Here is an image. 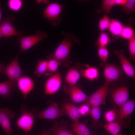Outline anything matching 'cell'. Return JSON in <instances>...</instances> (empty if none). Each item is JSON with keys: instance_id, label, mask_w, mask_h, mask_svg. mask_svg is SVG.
<instances>
[{"instance_id": "6da1fadb", "label": "cell", "mask_w": 135, "mask_h": 135, "mask_svg": "<svg viewBox=\"0 0 135 135\" xmlns=\"http://www.w3.org/2000/svg\"><path fill=\"white\" fill-rule=\"evenodd\" d=\"M64 38L55 51L46 56L48 60L54 59L60 62L66 68L72 63L70 54L72 48L75 44H79L80 40L75 36L68 32H62Z\"/></svg>"}, {"instance_id": "7a4b0ae2", "label": "cell", "mask_w": 135, "mask_h": 135, "mask_svg": "<svg viewBox=\"0 0 135 135\" xmlns=\"http://www.w3.org/2000/svg\"><path fill=\"white\" fill-rule=\"evenodd\" d=\"M64 5L57 2L49 3L44 9L43 17L52 26L59 25L62 21L60 16Z\"/></svg>"}, {"instance_id": "3957f363", "label": "cell", "mask_w": 135, "mask_h": 135, "mask_svg": "<svg viewBox=\"0 0 135 135\" xmlns=\"http://www.w3.org/2000/svg\"><path fill=\"white\" fill-rule=\"evenodd\" d=\"M110 83L106 82L96 91L88 96L85 103L90 107L100 106L105 104L106 97L109 92Z\"/></svg>"}, {"instance_id": "277c9868", "label": "cell", "mask_w": 135, "mask_h": 135, "mask_svg": "<svg viewBox=\"0 0 135 135\" xmlns=\"http://www.w3.org/2000/svg\"><path fill=\"white\" fill-rule=\"evenodd\" d=\"M20 110L22 113L16 122V125L25 132H30L34 124L35 114L33 110H28L25 104L22 106Z\"/></svg>"}, {"instance_id": "5b68a950", "label": "cell", "mask_w": 135, "mask_h": 135, "mask_svg": "<svg viewBox=\"0 0 135 135\" xmlns=\"http://www.w3.org/2000/svg\"><path fill=\"white\" fill-rule=\"evenodd\" d=\"M48 37L47 34L45 32L37 31L34 34L28 36H22L18 38L20 43L19 52L27 50L36 44L46 39Z\"/></svg>"}, {"instance_id": "8992f818", "label": "cell", "mask_w": 135, "mask_h": 135, "mask_svg": "<svg viewBox=\"0 0 135 135\" xmlns=\"http://www.w3.org/2000/svg\"><path fill=\"white\" fill-rule=\"evenodd\" d=\"M20 53L18 52L8 64L4 65L1 72L6 74L10 80L15 82H16L22 75V71L18 62V57Z\"/></svg>"}, {"instance_id": "52a82bcc", "label": "cell", "mask_w": 135, "mask_h": 135, "mask_svg": "<svg viewBox=\"0 0 135 135\" xmlns=\"http://www.w3.org/2000/svg\"><path fill=\"white\" fill-rule=\"evenodd\" d=\"M66 115L62 109L59 108L56 103L52 102L49 106L44 110L35 114V118L54 120Z\"/></svg>"}, {"instance_id": "ba28073f", "label": "cell", "mask_w": 135, "mask_h": 135, "mask_svg": "<svg viewBox=\"0 0 135 135\" xmlns=\"http://www.w3.org/2000/svg\"><path fill=\"white\" fill-rule=\"evenodd\" d=\"M15 19L14 16L11 15L2 21L0 28L2 37L7 38L15 36L18 39L23 36L22 33L17 30L13 24L12 22Z\"/></svg>"}, {"instance_id": "9c48e42d", "label": "cell", "mask_w": 135, "mask_h": 135, "mask_svg": "<svg viewBox=\"0 0 135 135\" xmlns=\"http://www.w3.org/2000/svg\"><path fill=\"white\" fill-rule=\"evenodd\" d=\"M63 89L65 93L69 95L71 100L76 103L84 102L88 97L77 84L73 85H66L64 86Z\"/></svg>"}, {"instance_id": "30bf717a", "label": "cell", "mask_w": 135, "mask_h": 135, "mask_svg": "<svg viewBox=\"0 0 135 135\" xmlns=\"http://www.w3.org/2000/svg\"><path fill=\"white\" fill-rule=\"evenodd\" d=\"M15 116V113L12 111L0 107V125L7 135H11L13 132L10 121Z\"/></svg>"}, {"instance_id": "8fae6325", "label": "cell", "mask_w": 135, "mask_h": 135, "mask_svg": "<svg viewBox=\"0 0 135 135\" xmlns=\"http://www.w3.org/2000/svg\"><path fill=\"white\" fill-rule=\"evenodd\" d=\"M62 82L61 72H58L50 76L47 80L45 83V94L51 95L55 93L60 89Z\"/></svg>"}, {"instance_id": "7c38bea8", "label": "cell", "mask_w": 135, "mask_h": 135, "mask_svg": "<svg viewBox=\"0 0 135 135\" xmlns=\"http://www.w3.org/2000/svg\"><path fill=\"white\" fill-rule=\"evenodd\" d=\"M16 82L19 90L22 94L23 98H26L28 95L35 88L34 81L29 77L22 76L18 79Z\"/></svg>"}, {"instance_id": "4fadbf2b", "label": "cell", "mask_w": 135, "mask_h": 135, "mask_svg": "<svg viewBox=\"0 0 135 135\" xmlns=\"http://www.w3.org/2000/svg\"><path fill=\"white\" fill-rule=\"evenodd\" d=\"M103 74L106 82L111 83L116 82L120 78L122 70L117 66L106 63L104 65Z\"/></svg>"}, {"instance_id": "5bb4252c", "label": "cell", "mask_w": 135, "mask_h": 135, "mask_svg": "<svg viewBox=\"0 0 135 135\" xmlns=\"http://www.w3.org/2000/svg\"><path fill=\"white\" fill-rule=\"evenodd\" d=\"M83 68L82 65L78 62L69 68L65 77V80L67 84L73 85L77 84L81 76Z\"/></svg>"}, {"instance_id": "9a60e30c", "label": "cell", "mask_w": 135, "mask_h": 135, "mask_svg": "<svg viewBox=\"0 0 135 135\" xmlns=\"http://www.w3.org/2000/svg\"><path fill=\"white\" fill-rule=\"evenodd\" d=\"M114 52L119 60L122 70L126 75L130 77L134 78L135 76L134 67L125 56L122 51L116 50Z\"/></svg>"}, {"instance_id": "2e32d148", "label": "cell", "mask_w": 135, "mask_h": 135, "mask_svg": "<svg viewBox=\"0 0 135 135\" xmlns=\"http://www.w3.org/2000/svg\"><path fill=\"white\" fill-rule=\"evenodd\" d=\"M129 94L128 88L122 86L114 90L112 96L114 102L119 108L128 100Z\"/></svg>"}, {"instance_id": "e0dca14e", "label": "cell", "mask_w": 135, "mask_h": 135, "mask_svg": "<svg viewBox=\"0 0 135 135\" xmlns=\"http://www.w3.org/2000/svg\"><path fill=\"white\" fill-rule=\"evenodd\" d=\"M135 107V100H128L119 108L116 118L117 121H122L124 118L128 116L134 111Z\"/></svg>"}, {"instance_id": "ac0fdd59", "label": "cell", "mask_w": 135, "mask_h": 135, "mask_svg": "<svg viewBox=\"0 0 135 135\" xmlns=\"http://www.w3.org/2000/svg\"><path fill=\"white\" fill-rule=\"evenodd\" d=\"M66 114L67 115L73 122L78 120L81 116L79 108L69 103H64L62 106Z\"/></svg>"}, {"instance_id": "d6986e66", "label": "cell", "mask_w": 135, "mask_h": 135, "mask_svg": "<svg viewBox=\"0 0 135 135\" xmlns=\"http://www.w3.org/2000/svg\"><path fill=\"white\" fill-rule=\"evenodd\" d=\"M81 74V76L90 82L97 80L99 76L98 68L88 64L85 65L84 68H82Z\"/></svg>"}, {"instance_id": "ffe728a7", "label": "cell", "mask_w": 135, "mask_h": 135, "mask_svg": "<svg viewBox=\"0 0 135 135\" xmlns=\"http://www.w3.org/2000/svg\"><path fill=\"white\" fill-rule=\"evenodd\" d=\"M67 125L63 122H56L50 130L52 135H74L67 128Z\"/></svg>"}, {"instance_id": "44dd1931", "label": "cell", "mask_w": 135, "mask_h": 135, "mask_svg": "<svg viewBox=\"0 0 135 135\" xmlns=\"http://www.w3.org/2000/svg\"><path fill=\"white\" fill-rule=\"evenodd\" d=\"M16 86V82L10 80L0 83V95L4 98L11 96Z\"/></svg>"}, {"instance_id": "7402d4cb", "label": "cell", "mask_w": 135, "mask_h": 135, "mask_svg": "<svg viewBox=\"0 0 135 135\" xmlns=\"http://www.w3.org/2000/svg\"><path fill=\"white\" fill-rule=\"evenodd\" d=\"M71 127L73 133L76 135H93L86 124L79 120L73 122Z\"/></svg>"}, {"instance_id": "603a6c76", "label": "cell", "mask_w": 135, "mask_h": 135, "mask_svg": "<svg viewBox=\"0 0 135 135\" xmlns=\"http://www.w3.org/2000/svg\"><path fill=\"white\" fill-rule=\"evenodd\" d=\"M124 26L120 21L112 18L108 30L114 36L120 37Z\"/></svg>"}, {"instance_id": "cb8c5ba5", "label": "cell", "mask_w": 135, "mask_h": 135, "mask_svg": "<svg viewBox=\"0 0 135 135\" xmlns=\"http://www.w3.org/2000/svg\"><path fill=\"white\" fill-rule=\"evenodd\" d=\"M122 121H114L108 123L104 125V128L112 135L120 134L123 126Z\"/></svg>"}, {"instance_id": "d4e9b609", "label": "cell", "mask_w": 135, "mask_h": 135, "mask_svg": "<svg viewBox=\"0 0 135 135\" xmlns=\"http://www.w3.org/2000/svg\"><path fill=\"white\" fill-rule=\"evenodd\" d=\"M111 39L109 35L104 32H101L95 44L97 47H106L111 42Z\"/></svg>"}, {"instance_id": "484cf974", "label": "cell", "mask_w": 135, "mask_h": 135, "mask_svg": "<svg viewBox=\"0 0 135 135\" xmlns=\"http://www.w3.org/2000/svg\"><path fill=\"white\" fill-rule=\"evenodd\" d=\"M48 60H39L36 67L35 74L38 77L46 76L48 70Z\"/></svg>"}, {"instance_id": "4316f807", "label": "cell", "mask_w": 135, "mask_h": 135, "mask_svg": "<svg viewBox=\"0 0 135 135\" xmlns=\"http://www.w3.org/2000/svg\"><path fill=\"white\" fill-rule=\"evenodd\" d=\"M61 64V63L57 60L52 59L49 60L48 70L45 76H50L56 73L58 67Z\"/></svg>"}, {"instance_id": "83f0119b", "label": "cell", "mask_w": 135, "mask_h": 135, "mask_svg": "<svg viewBox=\"0 0 135 135\" xmlns=\"http://www.w3.org/2000/svg\"><path fill=\"white\" fill-rule=\"evenodd\" d=\"M120 37L128 40L135 37V33L133 28L129 26H124Z\"/></svg>"}, {"instance_id": "f1b7e54d", "label": "cell", "mask_w": 135, "mask_h": 135, "mask_svg": "<svg viewBox=\"0 0 135 135\" xmlns=\"http://www.w3.org/2000/svg\"><path fill=\"white\" fill-rule=\"evenodd\" d=\"M121 10L126 14L129 15L135 12V0H127L126 2L122 6Z\"/></svg>"}, {"instance_id": "f546056e", "label": "cell", "mask_w": 135, "mask_h": 135, "mask_svg": "<svg viewBox=\"0 0 135 135\" xmlns=\"http://www.w3.org/2000/svg\"><path fill=\"white\" fill-rule=\"evenodd\" d=\"M23 4V1L22 0H9L8 2L7 6L11 10L17 12L22 8Z\"/></svg>"}, {"instance_id": "4dcf8cb0", "label": "cell", "mask_w": 135, "mask_h": 135, "mask_svg": "<svg viewBox=\"0 0 135 135\" xmlns=\"http://www.w3.org/2000/svg\"><path fill=\"white\" fill-rule=\"evenodd\" d=\"M97 53L101 60V65H104L106 63L109 55V52L106 47L98 48Z\"/></svg>"}, {"instance_id": "1f68e13d", "label": "cell", "mask_w": 135, "mask_h": 135, "mask_svg": "<svg viewBox=\"0 0 135 135\" xmlns=\"http://www.w3.org/2000/svg\"><path fill=\"white\" fill-rule=\"evenodd\" d=\"M110 20L107 14L104 15L98 22V27L100 30L102 32L108 30Z\"/></svg>"}, {"instance_id": "d6a6232c", "label": "cell", "mask_w": 135, "mask_h": 135, "mask_svg": "<svg viewBox=\"0 0 135 135\" xmlns=\"http://www.w3.org/2000/svg\"><path fill=\"white\" fill-rule=\"evenodd\" d=\"M115 6V0H103L101 4V10L106 14H109L112 8Z\"/></svg>"}, {"instance_id": "836d02e7", "label": "cell", "mask_w": 135, "mask_h": 135, "mask_svg": "<svg viewBox=\"0 0 135 135\" xmlns=\"http://www.w3.org/2000/svg\"><path fill=\"white\" fill-rule=\"evenodd\" d=\"M91 108L90 114L94 121H97L100 118L102 109L100 106H92Z\"/></svg>"}, {"instance_id": "e575fe53", "label": "cell", "mask_w": 135, "mask_h": 135, "mask_svg": "<svg viewBox=\"0 0 135 135\" xmlns=\"http://www.w3.org/2000/svg\"><path fill=\"white\" fill-rule=\"evenodd\" d=\"M118 111L114 108L108 110L105 113L104 118L106 120L110 123L114 122L116 118Z\"/></svg>"}, {"instance_id": "d590c367", "label": "cell", "mask_w": 135, "mask_h": 135, "mask_svg": "<svg viewBox=\"0 0 135 135\" xmlns=\"http://www.w3.org/2000/svg\"><path fill=\"white\" fill-rule=\"evenodd\" d=\"M128 48L130 59L134 60L135 58V37L128 40Z\"/></svg>"}, {"instance_id": "8d00e7d4", "label": "cell", "mask_w": 135, "mask_h": 135, "mask_svg": "<svg viewBox=\"0 0 135 135\" xmlns=\"http://www.w3.org/2000/svg\"><path fill=\"white\" fill-rule=\"evenodd\" d=\"M88 105L85 104L81 105L79 108L82 116H86L90 114L91 108Z\"/></svg>"}, {"instance_id": "74e56055", "label": "cell", "mask_w": 135, "mask_h": 135, "mask_svg": "<svg viewBox=\"0 0 135 135\" xmlns=\"http://www.w3.org/2000/svg\"><path fill=\"white\" fill-rule=\"evenodd\" d=\"M127 0H115V5L122 6L126 2Z\"/></svg>"}, {"instance_id": "f35d334b", "label": "cell", "mask_w": 135, "mask_h": 135, "mask_svg": "<svg viewBox=\"0 0 135 135\" xmlns=\"http://www.w3.org/2000/svg\"><path fill=\"white\" fill-rule=\"evenodd\" d=\"M36 2L38 4L42 3L43 4H48L50 3V1L49 0H36Z\"/></svg>"}, {"instance_id": "ab89813d", "label": "cell", "mask_w": 135, "mask_h": 135, "mask_svg": "<svg viewBox=\"0 0 135 135\" xmlns=\"http://www.w3.org/2000/svg\"><path fill=\"white\" fill-rule=\"evenodd\" d=\"M51 133L50 130H43L41 135H50Z\"/></svg>"}, {"instance_id": "60d3db41", "label": "cell", "mask_w": 135, "mask_h": 135, "mask_svg": "<svg viewBox=\"0 0 135 135\" xmlns=\"http://www.w3.org/2000/svg\"><path fill=\"white\" fill-rule=\"evenodd\" d=\"M2 12L1 10V4L0 2V22H1L2 21Z\"/></svg>"}, {"instance_id": "b9f144b4", "label": "cell", "mask_w": 135, "mask_h": 135, "mask_svg": "<svg viewBox=\"0 0 135 135\" xmlns=\"http://www.w3.org/2000/svg\"><path fill=\"white\" fill-rule=\"evenodd\" d=\"M4 64H0V72H2Z\"/></svg>"}, {"instance_id": "7bdbcfd3", "label": "cell", "mask_w": 135, "mask_h": 135, "mask_svg": "<svg viewBox=\"0 0 135 135\" xmlns=\"http://www.w3.org/2000/svg\"><path fill=\"white\" fill-rule=\"evenodd\" d=\"M2 36L0 28V38L2 37Z\"/></svg>"}, {"instance_id": "ee69618b", "label": "cell", "mask_w": 135, "mask_h": 135, "mask_svg": "<svg viewBox=\"0 0 135 135\" xmlns=\"http://www.w3.org/2000/svg\"><path fill=\"white\" fill-rule=\"evenodd\" d=\"M126 135V134H122L121 133L118 134H114V135Z\"/></svg>"}]
</instances>
